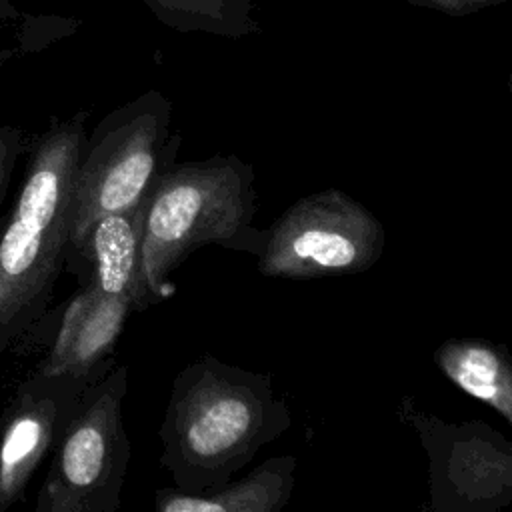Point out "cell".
Here are the masks:
<instances>
[{"instance_id":"8992f818","label":"cell","mask_w":512,"mask_h":512,"mask_svg":"<svg viewBox=\"0 0 512 512\" xmlns=\"http://www.w3.org/2000/svg\"><path fill=\"white\" fill-rule=\"evenodd\" d=\"M384 246L376 214L344 190L326 188L298 198L266 228L256 270L282 280L354 276L368 272Z\"/></svg>"},{"instance_id":"277c9868","label":"cell","mask_w":512,"mask_h":512,"mask_svg":"<svg viewBox=\"0 0 512 512\" xmlns=\"http://www.w3.org/2000/svg\"><path fill=\"white\" fill-rule=\"evenodd\" d=\"M172 102L146 90L108 112L86 134L76 170L68 246L100 216L140 204L176 162L182 136L170 132Z\"/></svg>"},{"instance_id":"6da1fadb","label":"cell","mask_w":512,"mask_h":512,"mask_svg":"<svg viewBox=\"0 0 512 512\" xmlns=\"http://www.w3.org/2000/svg\"><path fill=\"white\" fill-rule=\"evenodd\" d=\"M290 424L288 402L276 394L270 372L202 354L172 380L158 428L160 466L182 492L214 490Z\"/></svg>"},{"instance_id":"7a4b0ae2","label":"cell","mask_w":512,"mask_h":512,"mask_svg":"<svg viewBox=\"0 0 512 512\" xmlns=\"http://www.w3.org/2000/svg\"><path fill=\"white\" fill-rule=\"evenodd\" d=\"M88 116V110L52 116L28 140L24 180L0 228V354L50 308L64 270Z\"/></svg>"},{"instance_id":"8fae6325","label":"cell","mask_w":512,"mask_h":512,"mask_svg":"<svg viewBox=\"0 0 512 512\" xmlns=\"http://www.w3.org/2000/svg\"><path fill=\"white\" fill-rule=\"evenodd\" d=\"M296 456L282 454L264 460L240 480L188 494L178 488L154 492L156 512H282L294 490Z\"/></svg>"},{"instance_id":"3957f363","label":"cell","mask_w":512,"mask_h":512,"mask_svg":"<svg viewBox=\"0 0 512 512\" xmlns=\"http://www.w3.org/2000/svg\"><path fill=\"white\" fill-rule=\"evenodd\" d=\"M254 166L234 154L174 162L152 184L142 216V268L156 304L176 292L172 274L202 246L260 256Z\"/></svg>"},{"instance_id":"2e32d148","label":"cell","mask_w":512,"mask_h":512,"mask_svg":"<svg viewBox=\"0 0 512 512\" xmlns=\"http://www.w3.org/2000/svg\"><path fill=\"white\" fill-rule=\"evenodd\" d=\"M418 8L436 10L448 16H470L488 8H496L508 0H404Z\"/></svg>"},{"instance_id":"52a82bcc","label":"cell","mask_w":512,"mask_h":512,"mask_svg":"<svg viewBox=\"0 0 512 512\" xmlns=\"http://www.w3.org/2000/svg\"><path fill=\"white\" fill-rule=\"evenodd\" d=\"M400 418L428 456L432 512H498L512 502V442L488 422H446L402 396Z\"/></svg>"},{"instance_id":"5bb4252c","label":"cell","mask_w":512,"mask_h":512,"mask_svg":"<svg viewBox=\"0 0 512 512\" xmlns=\"http://www.w3.org/2000/svg\"><path fill=\"white\" fill-rule=\"evenodd\" d=\"M76 28V22L58 18V16H30L18 12L6 0H0V36L8 30H22V32H52L56 36H66ZM18 56L14 50L0 46V64Z\"/></svg>"},{"instance_id":"7c38bea8","label":"cell","mask_w":512,"mask_h":512,"mask_svg":"<svg viewBox=\"0 0 512 512\" xmlns=\"http://www.w3.org/2000/svg\"><path fill=\"white\" fill-rule=\"evenodd\" d=\"M436 368L462 392L512 424V360L504 344L456 336L434 350Z\"/></svg>"},{"instance_id":"ba28073f","label":"cell","mask_w":512,"mask_h":512,"mask_svg":"<svg viewBox=\"0 0 512 512\" xmlns=\"http://www.w3.org/2000/svg\"><path fill=\"white\" fill-rule=\"evenodd\" d=\"M104 374H40L18 382L0 412V512L20 502L42 460L54 450L84 390Z\"/></svg>"},{"instance_id":"30bf717a","label":"cell","mask_w":512,"mask_h":512,"mask_svg":"<svg viewBox=\"0 0 512 512\" xmlns=\"http://www.w3.org/2000/svg\"><path fill=\"white\" fill-rule=\"evenodd\" d=\"M144 200L134 208L96 218L66 248L64 258V270L76 276L80 288L124 296L132 302L134 312L156 304L142 268Z\"/></svg>"},{"instance_id":"4fadbf2b","label":"cell","mask_w":512,"mask_h":512,"mask_svg":"<svg viewBox=\"0 0 512 512\" xmlns=\"http://www.w3.org/2000/svg\"><path fill=\"white\" fill-rule=\"evenodd\" d=\"M160 24L182 34H212L240 40L260 34L254 0H140Z\"/></svg>"},{"instance_id":"9c48e42d","label":"cell","mask_w":512,"mask_h":512,"mask_svg":"<svg viewBox=\"0 0 512 512\" xmlns=\"http://www.w3.org/2000/svg\"><path fill=\"white\" fill-rule=\"evenodd\" d=\"M134 312L128 298L80 288L56 308L40 374H106L116 364V344Z\"/></svg>"},{"instance_id":"9a60e30c","label":"cell","mask_w":512,"mask_h":512,"mask_svg":"<svg viewBox=\"0 0 512 512\" xmlns=\"http://www.w3.org/2000/svg\"><path fill=\"white\" fill-rule=\"evenodd\" d=\"M28 148L26 130L20 126H0V208L6 198L16 162Z\"/></svg>"},{"instance_id":"5b68a950","label":"cell","mask_w":512,"mask_h":512,"mask_svg":"<svg viewBox=\"0 0 512 512\" xmlns=\"http://www.w3.org/2000/svg\"><path fill=\"white\" fill-rule=\"evenodd\" d=\"M128 366L90 384L52 450L36 512H116L132 446L122 422Z\"/></svg>"}]
</instances>
